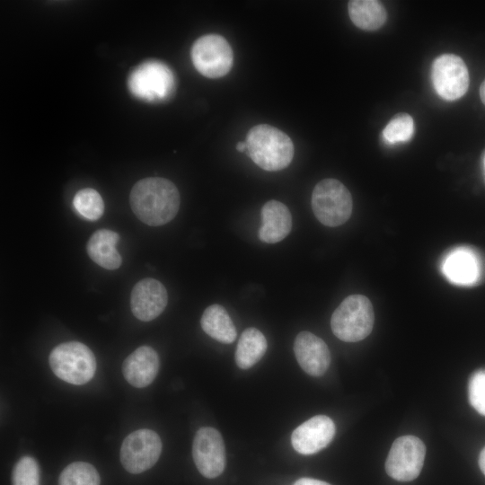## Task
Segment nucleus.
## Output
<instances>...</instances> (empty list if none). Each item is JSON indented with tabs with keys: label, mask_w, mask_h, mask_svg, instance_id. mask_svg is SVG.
Instances as JSON below:
<instances>
[{
	"label": "nucleus",
	"mask_w": 485,
	"mask_h": 485,
	"mask_svg": "<svg viewBox=\"0 0 485 485\" xmlns=\"http://www.w3.org/2000/svg\"><path fill=\"white\" fill-rule=\"evenodd\" d=\"M431 79L436 93L446 101L463 97L469 87V72L464 61L454 54H444L435 59Z\"/></svg>",
	"instance_id": "9d476101"
},
{
	"label": "nucleus",
	"mask_w": 485,
	"mask_h": 485,
	"mask_svg": "<svg viewBox=\"0 0 485 485\" xmlns=\"http://www.w3.org/2000/svg\"><path fill=\"white\" fill-rule=\"evenodd\" d=\"M119 235L109 229H100L89 239L86 251L89 257L99 266L106 269L120 267L122 259L116 249Z\"/></svg>",
	"instance_id": "a211bd4d"
},
{
	"label": "nucleus",
	"mask_w": 485,
	"mask_h": 485,
	"mask_svg": "<svg viewBox=\"0 0 485 485\" xmlns=\"http://www.w3.org/2000/svg\"><path fill=\"white\" fill-rule=\"evenodd\" d=\"M162 452V441L151 429H138L125 437L120 462L130 473H141L155 464Z\"/></svg>",
	"instance_id": "1a4fd4ad"
},
{
	"label": "nucleus",
	"mask_w": 485,
	"mask_h": 485,
	"mask_svg": "<svg viewBox=\"0 0 485 485\" xmlns=\"http://www.w3.org/2000/svg\"><path fill=\"white\" fill-rule=\"evenodd\" d=\"M245 142L250 158L265 171H281L292 162L294 145L291 138L273 126L260 124L252 127Z\"/></svg>",
	"instance_id": "f03ea898"
},
{
	"label": "nucleus",
	"mask_w": 485,
	"mask_h": 485,
	"mask_svg": "<svg viewBox=\"0 0 485 485\" xmlns=\"http://www.w3.org/2000/svg\"><path fill=\"white\" fill-rule=\"evenodd\" d=\"M335 432V424L331 418L317 415L293 431L291 443L297 453L313 454L326 447L333 439Z\"/></svg>",
	"instance_id": "f8f14e48"
},
{
	"label": "nucleus",
	"mask_w": 485,
	"mask_h": 485,
	"mask_svg": "<svg viewBox=\"0 0 485 485\" xmlns=\"http://www.w3.org/2000/svg\"><path fill=\"white\" fill-rule=\"evenodd\" d=\"M265 336L256 328H248L241 335L236 351L235 362L242 369L254 366L267 350Z\"/></svg>",
	"instance_id": "412c9836"
},
{
	"label": "nucleus",
	"mask_w": 485,
	"mask_h": 485,
	"mask_svg": "<svg viewBox=\"0 0 485 485\" xmlns=\"http://www.w3.org/2000/svg\"><path fill=\"white\" fill-rule=\"evenodd\" d=\"M414 133V121L410 115L400 113L393 117L383 130V137L389 144L406 142Z\"/></svg>",
	"instance_id": "b1692460"
},
{
	"label": "nucleus",
	"mask_w": 485,
	"mask_h": 485,
	"mask_svg": "<svg viewBox=\"0 0 485 485\" xmlns=\"http://www.w3.org/2000/svg\"><path fill=\"white\" fill-rule=\"evenodd\" d=\"M190 56L197 71L208 78L225 75L234 63L230 44L218 34H207L196 40Z\"/></svg>",
	"instance_id": "0eeeda50"
},
{
	"label": "nucleus",
	"mask_w": 485,
	"mask_h": 485,
	"mask_svg": "<svg viewBox=\"0 0 485 485\" xmlns=\"http://www.w3.org/2000/svg\"><path fill=\"white\" fill-rule=\"evenodd\" d=\"M352 22L366 31L381 28L387 19L384 5L375 0H352L348 4Z\"/></svg>",
	"instance_id": "aec40b11"
},
{
	"label": "nucleus",
	"mask_w": 485,
	"mask_h": 485,
	"mask_svg": "<svg viewBox=\"0 0 485 485\" xmlns=\"http://www.w3.org/2000/svg\"><path fill=\"white\" fill-rule=\"evenodd\" d=\"M159 366L156 351L149 346H141L125 358L122 373L132 386L144 388L154 380Z\"/></svg>",
	"instance_id": "2eb2a0df"
},
{
	"label": "nucleus",
	"mask_w": 485,
	"mask_h": 485,
	"mask_svg": "<svg viewBox=\"0 0 485 485\" xmlns=\"http://www.w3.org/2000/svg\"><path fill=\"white\" fill-rule=\"evenodd\" d=\"M130 93L144 101L160 102L169 99L175 90V77L162 61L147 60L129 74L127 81Z\"/></svg>",
	"instance_id": "20e7f679"
},
{
	"label": "nucleus",
	"mask_w": 485,
	"mask_h": 485,
	"mask_svg": "<svg viewBox=\"0 0 485 485\" xmlns=\"http://www.w3.org/2000/svg\"><path fill=\"white\" fill-rule=\"evenodd\" d=\"M180 193L169 180L149 177L138 181L129 195L133 213L143 223L158 226L170 222L180 207Z\"/></svg>",
	"instance_id": "f257e3e1"
},
{
	"label": "nucleus",
	"mask_w": 485,
	"mask_h": 485,
	"mask_svg": "<svg viewBox=\"0 0 485 485\" xmlns=\"http://www.w3.org/2000/svg\"><path fill=\"white\" fill-rule=\"evenodd\" d=\"M168 295L158 280L146 278L137 282L132 289L130 307L138 320L149 322L158 317L165 309Z\"/></svg>",
	"instance_id": "ddd939ff"
},
{
	"label": "nucleus",
	"mask_w": 485,
	"mask_h": 485,
	"mask_svg": "<svg viewBox=\"0 0 485 485\" xmlns=\"http://www.w3.org/2000/svg\"><path fill=\"white\" fill-rule=\"evenodd\" d=\"M48 363L59 379L75 385L88 383L96 371L94 354L78 341L65 342L55 347L49 354Z\"/></svg>",
	"instance_id": "39448f33"
},
{
	"label": "nucleus",
	"mask_w": 485,
	"mask_h": 485,
	"mask_svg": "<svg viewBox=\"0 0 485 485\" xmlns=\"http://www.w3.org/2000/svg\"><path fill=\"white\" fill-rule=\"evenodd\" d=\"M294 352L299 366L312 376H321L329 368V348L321 338L312 332L302 331L296 336Z\"/></svg>",
	"instance_id": "4468645a"
},
{
	"label": "nucleus",
	"mask_w": 485,
	"mask_h": 485,
	"mask_svg": "<svg viewBox=\"0 0 485 485\" xmlns=\"http://www.w3.org/2000/svg\"><path fill=\"white\" fill-rule=\"evenodd\" d=\"M483 165H484V168H485V154H484V157H483Z\"/></svg>",
	"instance_id": "7c9ffc66"
},
{
	"label": "nucleus",
	"mask_w": 485,
	"mask_h": 485,
	"mask_svg": "<svg viewBox=\"0 0 485 485\" xmlns=\"http://www.w3.org/2000/svg\"><path fill=\"white\" fill-rule=\"evenodd\" d=\"M480 97L482 103L485 105V79L483 80L480 87Z\"/></svg>",
	"instance_id": "c85d7f7f"
},
{
	"label": "nucleus",
	"mask_w": 485,
	"mask_h": 485,
	"mask_svg": "<svg viewBox=\"0 0 485 485\" xmlns=\"http://www.w3.org/2000/svg\"><path fill=\"white\" fill-rule=\"evenodd\" d=\"M236 150L238 152H244L247 150V146H246V142L245 141H239L237 144H236V146H235Z\"/></svg>",
	"instance_id": "c756f323"
},
{
	"label": "nucleus",
	"mask_w": 485,
	"mask_h": 485,
	"mask_svg": "<svg viewBox=\"0 0 485 485\" xmlns=\"http://www.w3.org/2000/svg\"><path fill=\"white\" fill-rule=\"evenodd\" d=\"M425 454L426 446L419 437L400 436L392 445L385 462V471L396 481H413L422 470Z\"/></svg>",
	"instance_id": "6e6552de"
},
{
	"label": "nucleus",
	"mask_w": 485,
	"mask_h": 485,
	"mask_svg": "<svg viewBox=\"0 0 485 485\" xmlns=\"http://www.w3.org/2000/svg\"><path fill=\"white\" fill-rule=\"evenodd\" d=\"M374 320L370 300L362 295H351L333 312L331 327L333 334L340 340L357 342L371 333Z\"/></svg>",
	"instance_id": "7ed1b4c3"
},
{
	"label": "nucleus",
	"mask_w": 485,
	"mask_h": 485,
	"mask_svg": "<svg viewBox=\"0 0 485 485\" xmlns=\"http://www.w3.org/2000/svg\"><path fill=\"white\" fill-rule=\"evenodd\" d=\"M13 485H40V472L37 461L31 456L22 457L13 466Z\"/></svg>",
	"instance_id": "393cba45"
},
{
	"label": "nucleus",
	"mask_w": 485,
	"mask_h": 485,
	"mask_svg": "<svg viewBox=\"0 0 485 485\" xmlns=\"http://www.w3.org/2000/svg\"><path fill=\"white\" fill-rule=\"evenodd\" d=\"M97 470L85 462H75L67 465L60 473L58 485H100Z\"/></svg>",
	"instance_id": "4be33fe9"
},
{
	"label": "nucleus",
	"mask_w": 485,
	"mask_h": 485,
	"mask_svg": "<svg viewBox=\"0 0 485 485\" xmlns=\"http://www.w3.org/2000/svg\"><path fill=\"white\" fill-rule=\"evenodd\" d=\"M293 485H330L329 483L312 478H301L297 480Z\"/></svg>",
	"instance_id": "bb28decb"
},
{
	"label": "nucleus",
	"mask_w": 485,
	"mask_h": 485,
	"mask_svg": "<svg viewBox=\"0 0 485 485\" xmlns=\"http://www.w3.org/2000/svg\"><path fill=\"white\" fill-rule=\"evenodd\" d=\"M192 456L198 472L206 478L219 476L225 466V448L221 434L213 428H200L194 436Z\"/></svg>",
	"instance_id": "9b49d317"
},
{
	"label": "nucleus",
	"mask_w": 485,
	"mask_h": 485,
	"mask_svg": "<svg viewBox=\"0 0 485 485\" xmlns=\"http://www.w3.org/2000/svg\"><path fill=\"white\" fill-rule=\"evenodd\" d=\"M75 210L88 220L99 219L104 211V203L100 193L91 188L80 190L73 200Z\"/></svg>",
	"instance_id": "5701e85b"
},
{
	"label": "nucleus",
	"mask_w": 485,
	"mask_h": 485,
	"mask_svg": "<svg viewBox=\"0 0 485 485\" xmlns=\"http://www.w3.org/2000/svg\"><path fill=\"white\" fill-rule=\"evenodd\" d=\"M468 398L471 405L481 415L485 416V370L480 369L472 373L468 383Z\"/></svg>",
	"instance_id": "a878e982"
},
{
	"label": "nucleus",
	"mask_w": 485,
	"mask_h": 485,
	"mask_svg": "<svg viewBox=\"0 0 485 485\" xmlns=\"http://www.w3.org/2000/svg\"><path fill=\"white\" fill-rule=\"evenodd\" d=\"M352 205L349 190L336 179H324L313 190V214L326 226L335 227L347 222L351 216Z\"/></svg>",
	"instance_id": "423d86ee"
},
{
	"label": "nucleus",
	"mask_w": 485,
	"mask_h": 485,
	"mask_svg": "<svg viewBox=\"0 0 485 485\" xmlns=\"http://www.w3.org/2000/svg\"><path fill=\"white\" fill-rule=\"evenodd\" d=\"M261 223L259 230L260 240L266 243H277L291 231V213L285 204L271 199L261 207Z\"/></svg>",
	"instance_id": "dca6fc26"
},
{
	"label": "nucleus",
	"mask_w": 485,
	"mask_h": 485,
	"mask_svg": "<svg viewBox=\"0 0 485 485\" xmlns=\"http://www.w3.org/2000/svg\"><path fill=\"white\" fill-rule=\"evenodd\" d=\"M443 272L454 284H474L481 277L480 260L473 251L457 248L444 260Z\"/></svg>",
	"instance_id": "f3484780"
},
{
	"label": "nucleus",
	"mask_w": 485,
	"mask_h": 485,
	"mask_svg": "<svg viewBox=\"0 0 485 485\" xmlns=\"http://www.w3.org/2000/svg\"><path fill=\"white\" fill-rule=\"evenodd\" d=\"M200 325L202 330L214 340L230 344L236 339V329L226 310L220 304H212L205 309Z\"/></svg>",
	"instance_id": "6ab92c4d"
},
{
	"label": "nucleus",
	"mask_w": 485,
	"mask_h": 485,
	"mask_svg": "<svg viewBox=\"0 0 485 485\" xmlns=\"http://www.w3.org/2000/svg\"><path fill=\"white\" fill-rule=\"evenodd\" d=\"M479 466L481 472L485 475V446L481 451L480 455H479Z\"/></svg>",
	"instance_id": "cd10ccee"
}]
</instances>
